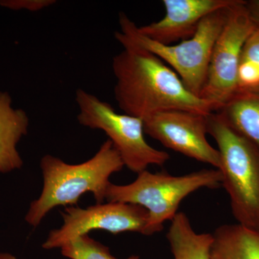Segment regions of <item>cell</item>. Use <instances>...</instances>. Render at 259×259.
<instances>
[{
    "instance_id": "6da1fadb",
    "label": "cell",
    "mask_w": 259,
    "mask_h": 259,
    "mask_svg": "<svg viewBox=\"0 0 259 259\" xmlns=\"http://www.w3.org/2000/svg\"><path fill=\"white\" fill-rule=\"evenodd\" d=\"M114 95L123 113L143 120L157 112L189 110L209 115L212 107L190 93L180 76L156 55L141 48L124 46L114 56Z\"/></svg>"
},
{
    "instance_id": "7a4b0ae2",
    "label": "cell",
    "mask_w": 259,
    "mask_h": 259,
    "mask_svg": "<svg viewBox=\"0 0 259 259\" xmlns=\"http://www.w3.org/2000/svg\"><path fill=\"white\" fill-rule=\"evenodd\" d=\"M124 166L109 139L93 158L79 164H69L61 158L46 155L40 161L44 177L41 194L30 204L25 221L36 228L51 209L59 206L76 205L87 192L93 194L97 204L103 203L111 184L110 177Z\"/></svg>"
},
{
    "instance_id": "3957f363",
    "label": "cell",
    "mask_w": 259,
    "mask_h": 259,
    "mask_svg": "<svg viewBox=\"0 0 259 259\" xmlns=\"http://www.w3.org/2000/svg\"><path fill=\"white\" fill-rule=\"evenodd\" d=\"M235 4L207 15L199 24L193 36L171 45L145 36L125 13H120V30L115 32V38L122 47L134 46L152 53L177 73L190 93L200 98L213 48Z\"/></svg>"
},
{
    "instance_id": "277c9868",
    "label": "cell",
    "mask_w": 259,
    "mask_h": 259,
    "mask_svg": "<svg viewBox=\"0 0 259 259\" xmlns=\"http://www.w3.org/2000/svg\"><path fill=\"white\" fill-rule=\"evenodd\" d=\"M207 134L221 158L222 186L238 224L259 232V150L237 133L216 112L207 116Z\"/></svg>"
},
{
    "instance_id": "5b68a950",
    "label": "cell",
    "mask_w": 259,
    "mask_h": 259,
    "mask_svg": "<svg viewBox=\"0 0 259 259\" xmlns=\"http://www.w3.org/2000/svg\"><path fill=\"white\" fill-rule=\"evenodd\" d=\"M137 179L126 185L110 184L107 188L108 202L136 204L148 211L144 236H151L163 229L166 221L176 215L181 202L187 196L202 188L222 187L223 178L218 169H204L183 176L167 173L153 174L146 170L138 174Z\"/></svg>"
},
{
    "instance_id": "8992f818",
    "label": "cell",
    "mask_w": 259,
    "mask_h": 259,
    "mask_svg": "<svg viewBox=\"0 0 259 259\" xmlns=\"http://www.w3.org/2000/svg\"><path fill=\"white\" fill-rule=\"evenodd\" d=\"M76 102L80 125L101 130L108 136L120 155L124 166L135 173L147 170L148 166H163L169 160L166 151L156 149L145 139L144 120L118 113L108 102L82 89L76 90Z\"/></svg>"
},
{
    "instance_id": "52a82bcc",
    "label": "cell",
    "mask_w": 259,
    "mask_h": 259,
    "mask_svg": "<svg viewBox=\"0 0 259 259\" xmlns=\"http://www.w3.org/2000/svg\"><path fill=\"white\" fill-rule=\"evenodd\" d=\"M257 28L245 6L238 0L231 7L226 23L211 55L200 98L217 111L238 90V72L242 51L247 39Z\"/></svg>"
},
{
    "instance_id": "ba28073f",
    "label": "cell",
    "mask_w": 259,
    "mask_h": 259,
    "mask_svg": "<svg viewBox=\"0 0 259 259\" xmlns=\"http://www.w3.org/2000/svg\"><path fill=\"white\" fill-rule=\"evenodd\" d=\"M61 214L64 223L50 232L42 243L44 249L61 248L68 242L95 230L114 235L123 232L144 235L148 218V211L144 207L122 202L97 204L86 209L70 206Z\"/></svg>"
},
{
    "instance_id": "9c48e42d",
    "label": "cell",
    "mask_w": 259,
    "mask_h": 259,
    "mask_svg": "<svg viewBox=\"0 0 259 259\" xmlns=\"http://www.w3.org/2000/svg\"><path fill=\"white\" fill-rule=\"evenodd\" d=\"M207 115L184 110L157 112L144 120L145 134L169 149L219 169V151L206 137Z\"/></svg>"
},
{
    "instance_id": "30bf717a",
    "label": "cell",
    "mask_w": 259,
    "mask_h": 259,
    "mask_svg": "<svg viewBox=\"0 0 259 259\" xmlns=\"http://www.w3.org/2000/svg\"><path fill=\"white\" fill-rule=\"evenodd\" d=\"M237 0H163V18L144 26L139 32L151 40L165 45L193 36L200 22L207 15L228 8Z\"/></svg>"
},
{
    "instance_id": "8fae6325",
    "label": "cell",
    "mask_w": 259,
    "mask_h": 259,
    "mask_svg": "<svg viewBox=\"0 0 259 259\" xmlns=\"http://www.w3.org/2000/svg\"><path fill=\"white\" fill-rule=\"evenodd\" d=\"M29 125L26 112L14 108L10 94L0 91V173H10L23 167L18 144L28 134Z\"/></svg>"
},
{
    "instance_id": "7c38bea8",
    "label": "cell",
    "mask_w": 259,
    "mask_h": 259,
    "mask_svg": "<svg viewBox=\"0 0 259 259\" xmlns=\"http://www.w3.org/2000/svg\"><path fill=\"white\" fill-rule=\"evenodd\" d=\"M215 112L259 150V90L237 91Z\"/></svg>"
},
{
    "instance_id": "4fadbf2b",
    "label": "cell",
    "mask_w": 259,
    "mask_h": 259,
    "mask_svg": "<svg viewBox=\"0 0 259 259\" xmlns=\"http://www.w3.org/2000/svg\"><path fill=\"white\" fill-rule=\"evenodd\" d=\"M210 259H259V232L223 225L212 233Z\"/></svg>"
},
{
    "instance_id": "5bb4252c",
    "label": "cell",
    "mask_w": 259,
    "mask_h": 259,
    "mask_svg": "<svg viewBox=\"0 0 259 259\" xmlns=\"http://www.w3.org/2000/svg\"><path fill=\"white\" fill-rule=\"evenodd\" d=\"M175 259H210L212 234L194 231L185 213H177L166 235Z\"/></svg>"
},
{
    "instance_id": "9a60e30c",
    "label": "cell",
    "mask_w": 259,
    "mask_h": 259,
    "mask_svg": "<svg viewBox=\"0 0 259 259\" xmlns=\"http://www.w3.org/2000/svg\"><path fill=\"white\" fill-rule=\"evenodd\" d=\"M259 90V28L250 34L242 51L237 91Z\"/></svg>"
},
{
    "instance_id": "2e32d148",
    "label": "cell",
    "mask_w": 259,
    "mask_h": 259,
    "mask_svg": "<svg viewBox=\"0 0 259 259\" xmlns=\"http://www.w3.org/2000/svg\"><path fill=\"white\" fill-rule=\"evenodd\" d=\"M61 254L69 259H118L110 253V248L89 236H80L68 242L60 248ZM125 259H140L131 255Z\"/></svg>"
},
{
    "instance_id": "e0dca14e",
    "label": "cell",
    "mask_w": 259,
    "mask_h": 259,
    "mask_svg": "<svg viewBox=\"0 0 259 259\" xmlns=\"http://www.w3.org/2000/svg\"><path fill=\"white\" fill-rule=\"evenodd\" d=\"M56 3V0H0V6L15 11L38 12Z\"/></svg>"
},
{
    "instance_id": "ac0fdd59",
    "label": "cell",
    "mask_w": 259,
    "mask_h": 259,
    "mask_svg": "<svg viewBox=\"0 0 259 259\" xmlns=\"http://www.w3.org/2000/svg\"><path fill=\"white\" fill-rule=\"evenodd\" d=\"M245 6L250 18L259 28V0H250L245 1Z\"/></svg>"
},
{
    "instance_id": "d6986e66",
    "label": "cell",
    "mask_w": 259,
    "mask_h": 259,
    "mask_svg": "<svg viewBox=\"0 0 259 259\" xmlns=\"http://www.w3.org/2000/svg\"><path fill=\"white\" fill-rule=\"evenodd\" d=\"M0 259H27L19 258L15 255L11 254L10 253H0Z\"/></svg>"
}]
</instances>
